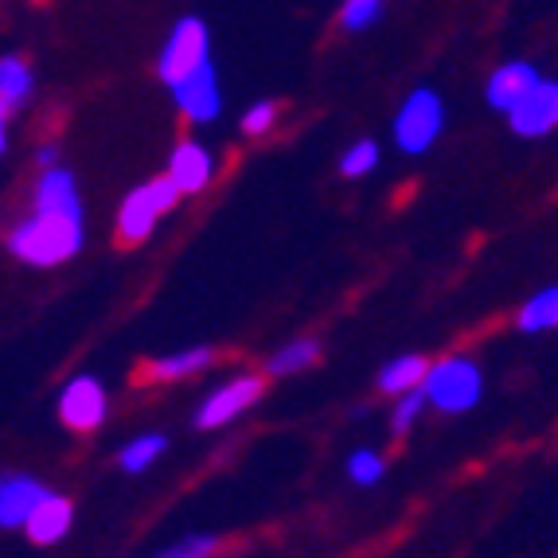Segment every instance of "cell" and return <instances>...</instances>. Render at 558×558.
<instances>
[{"label": "cell", "instance_id": "2", "mask_svg": "<svg viewBox=\"0 0 558 558\" xmlns=\"http://www.w3.org/2000/svg\"><path fill=\"white\" fill-rule=\"evenodd\" d=\"M429 407H438L441 414H461V410L476 407L484 395L481 367L465 355H449V360L429 363L426 379H422Z\"/></svg>", "mask_w": 558, "mask_h": 558}, {"label": "cell", "instance_id": "24", "mask_svg": "<svg viewBox=\"0 0 558 558\" xmlns=\"http://www.w3.org/2000/svg\"><path fill=\"white\" fill-rule=\"evenodd\" d=\"M348 476H352L355 484H375L383 476V457L372 453V449H355V453L348 457Z\"/></svg>", "mask_w": 558, "mask_h": 558}, {"label": "cell", "instance_id": "22", "mask_svg": "<svg viewBox=\"0 0 558 558\" xmlns=\"http://www.w3.org/2000/svg\"><path fill=\"white\" fill-rule=\"evenodd\" d=\"M383 4H387V0H344V9H340V28L344 32L372 28L375 20L383 16Z\"/></svg>", "mask_w": 558, "mask_h": 558}, {"label": "cell", "instance_id": "16", "mask_svg": "<svg viewBox=\"0 0 558 558\" xmlns=\"http://www.w3.org/2000/svg\"><path fill=\"white\" fill-rule=\"evenodd\" d=\"M32 86H36V78H32V66L24 56H0V106L4 110H20V106L32 98Z\"/></svg>", "mask_w": 558, "mask_h": 558}, {"label": "cell", "instance_id": "28", "mask_svg": "<svg viewBox=\"0 0 558 558\" xmlns=\"http://www.w3.org/2000/svg\"><path fill=\"white\" fill-rule=\"evenodd\" d=\"M4 149H9V110L0 106V157H4Z\"/></svg>", "mask_w": 558, "mask_h": 558}, {"label": "cell", "instance_id": "14", "mask_svg": "<svg viewBox=\"0 0 558 558\" xmlns=\"http://www.w3.org/2000/svg\"><path fill=\"white\" fill-rule=\"evenodd\" d=\"M71 520H75V508H71V500H63V496H56V493H47L44 500L32 508L24 531H28L32 543H39V547H51V543H59L66 531H71Z\"/></svg>", "mask_w": 558, "mask_h": 558}, {"label": "cell", "instance_id": "10", "mask_svg": "<svg viewBox=\"0 0 558 558\" xmlns=\"http://www.w3.org/2000/svg\"><path fill=\"white\" fill-rule=\"evenodd\" d=\"M168 177L184 196H199L215 177V157L199 145V141H180L172 157H168Z\"/></svg>", "mask_w": 558, "mask_h": 558}, {"label": "cell", "instance_id": "21", "mask_svg": "<svg viewBox=\"0 0 558 558\" xmlns=\"http://www.w3.org/2000/svg\"><path fill=\"white\" fill-rule=\"evenodd\" d=\"M379 165V145H375V141H355L352 149L344 153V157H340V172H344L348 180H360V177H367V172H372V168Z\"/></svg>", "mask_w": 558, "mask_h": 558}, {"label": "cell", "instance_id": "25", "mask_svg": "<svg viewBox=\"0 0 558 558\" xmlns=\"http://www.w3.org/2000/svg\"><path fill=\"white\" fill-rule=\"evenodd\" d=\"M274 121H278V102H258L251 106V110L242 113V130L251 133V137H262V133H270L274 130Z\"/></svg>", "mask_w": 558, "mask_h": 558}, {"label": "cell", "instance_id": "23", "mask_svg": "<svg viewBox=\"0 0 558 558\" xmlns=\"http://www.w3.org/2000/svg\"><path fill=\"white\" fill-rule=\"evenodd\" d=\"M426 407V391L422 387H414V391H402L399 395V407H395V418H391V429L395 434H407L410 426H414V418H418V410Z\"/></svg>", "mask_w": 558, "mask_h": 558}, {"label": "cell", "instance_id": "9", "mask_svg": "<svg viewBox=\"0 0 558 558\" xmlns=\"http://www.w3.org/2000/svg\"><path fill=\"white\" fill-rule=\"evenodd\" d=\"M168 94H172L177 110L184 113L187 121H196V125H207V121H215L219 110H223V94H219L215 63L204 66V71H196V75L180 78L177 86H168Z\"/></svg>", "mask_w": 558, "mask_h": 558}, {"label": "cell", "instance_id": "1", "mask_svg": "<svg viewBox=\"0 0 558 558\" xmlns=\"http://www.w3.org/2000/svg\"><path fill=\"white\" fill-rule=\"evenodd\" d=\"M9 251L28 266H59L83 251V219L36 211L9 234Z\"/></svg>", "mask_w": 558, "mask_h": 558}, {"label": "cell", "instance_id": "27", "mask_svg": "<svg viewBox=\"0 0 558 558\" xmlns=\"http://www.w3.org/2000/svg\"><path fill=\"white\" fill-rule=\"evenodd\" d=\"M36 160H39V165H44V168L59 165V149H56V145H44V149L36 153Z\"/></svg>", "mask_w": 558, "mask_h": 558}, {"label": "cell", "instance_id": "13", "mask_svg": "<svg viewBox=\"0 0 558 558\" xmlns=\"http://www.w3.org/2000/svg\"><path fill=\"white\" fill-rule=\"evenodd\" d=\"M539 71L531 63H523V59H515V63H504L493 71V78H488V86H484V98H488V106L500 113H508L515 102H520L523 94L531 90V86L539 83Z\"/></svg>", "mask_w": 558, "mask_h": 558}, {"label": "cell", "instance_id": "18", "mask_svg": "<svg viewBox=\"0 0 558 558\" xmlns=\"http://www.w3.org/2000/svg\"><path fill=\"white\" fill-rule=\"evenodd\" d=\"M317 355H320L317 340H313V336H298V340H289V344H281L278 352L270 355L266 375H274V379H281V375H298V372H305V367H313Z\"/></svg>", "mask_w": 558, "mask_h": 558}, {"label": "cell", "instance_id": "5", "mask_svg": "<svg viewBox=\"0 0 558 558\" xmlns=\"http://www.w3.org/2000/svg\"><path fill=\"white\" fill-rule=\"evenodd\" d=\"M441 130H446V102H441V94L426 90V86L410 90L407 102L395 113V145L402 153H410V157H418V153H426L441 137Z\"/></svg>", "mask_w": 558, "mask_h": 558}, {"label": "cell", "instance_id": "19", "mask_svg": "<svg viewBox=\"0 0 558 558\" xmlns=\"http://www.w3.org/2000/svg\"><path fill=\"white\" fill-rule=\"evenodd\" d=\"M520 328L523 332H550V328H558V286H547L520 308Z\"/></svg>", "mask_w": 558, "mask_h": 558}, {"label": "cell", "instance_id": "4", "mask_svg": "<svg viewBox=\"0 0 558 558\" xmlns=\"http://www.w3.org/2000/svg\"><path fill=\"white\" fill-rule=\"evenodd\" d=\"M204 66H211V32L199 16H184L160 47L157 75L165 86H177L180 78L196 75Z\"/></svg>", "mask_w": 558, "mask_h": 558}, {"label": "cell", "instance_id": "15", "mask_svg": "<svg viewBox=\"0 0 558 558\" xmlns=\"http://www.w3.org/2000/svg\"><path fill=\"white\" fill-rule=\"evenodd\" d=\"M215 363L211 348H187V352H168L160 360H149L141 367V379H153V383H180V379H192V375L207 372Z\"/></svg>", "mask_w": 558, "mask_h": 558}, {"label": "cell", "instance_id": "8", "mask_svg": "<svg viewBox=\"0 0 558 558\" xmlns=\"http://www.w3.org/2000/svg\"><path fill=\"white\" fill-rule=\"evenodd\" d=\"M508 125L520 137H547L550 130H558V83H539L523 94L520 102L508 110Z\"/></svg>", "mask_w": 558, "mask_h": 558}, {"label": "cell", "instance_id": "7", "mask_svg": "<svg viewBox=\"0 0 558 558\" xmlns=\"http://www.w3.org/2000/svg\"><path fill=\"white\" fill-rule=\"evenodd\" d=\"M262 391H266V379H262V375H239V379H231L215 395H207V402L196 414V426L199 429L227 426V422H234L239 414H246V410L262 399Z\"/></svg>", "mask_w": 558, "mask_h": 558}, {"label": "cell", "instance_id": "11", "mask_svg": "<svg viewBox=\"0 0 558 558\" xmlns=\"http://www.w3.org/2000/svg\"><path fill=\"white\" fill-rule=\"evenodd\" d=\"M51 493L47 484H39L36 476L28 473H9L0 476V527H24L32 515V508H36L44 496Z\"/></svg>", "mask_w": 558, "mask_h": 558}, {"label": "cell", "instance_id": "20", "mask_svg": "<svg viewBox=\"0 0 558 558\" xmlns=\"http://www.w3.org/2000/svg\"><path fill=\"white\" fill-rule=\"evenodd\" d=\"M165 446H168L165 434H141V438H133L130 446L118 453V465L125 469V473H145V469L165 453Z\"/></svg>", "mask_w": 558, "mask_h": 558}, {"label": "cell", "instance_id": "12", "mask_svg": "<svg viewBox=\"0 0 558 558\" xmlns=\"http://www.w3.org/2000/svg\"><path fill=\"white\" fill-rule=\"evenodd\" d=\"M36 211L75 215V219H83V199H78V184L71 168H63V165L44 168V177H39V184H36Z\"/></svg>", "mask_w": 558, "mask_h": 558}, {"label": "cell", "instance_id": "3", "mask_svg": "<svg viewBox=\"0 0 558 558\" xmlns=\"http://www.w3.org/2000/svg\"><path fill=\"white\" fill-rule=\"evenodd\" d=\"M180 196H184V192L172 184L168 172L160 180H149V184L133 187L130 196H125V204L118 207V242L121 246H137V242L149 239L157 219L172 211V207L180 204Z\"/></svg>", "mask_w": 558, "mask_h": 558}, {"label": "cell", "instance_id": "6", "mask_svg": "<svg viewBox=\"0 0 558 558\" xmlns=\"http://www.w3.org/2000/svg\"><path fill=\"white\" fill-rule=\"evenodd\" d=\"M106 387L94 375H78L66 383V391L59 395V418L75 434H94L106 422Z\"/></svg>", "mask_w": 558, "mask_h": 558}, {"label": "cell", "instance_id": "17", "mask_svg": "<svg viewBox=\"0 0 558 558\" xmlns=\"http://www.w3.org/2000/svg\"><path fill=\"white\" fill-rule=\"evenodd\" d=\"M426 372H429V360H426V355H414V352L399 355V360H391L379 372V391H387V395L414 391V387H422Z\"/></svg>", "mask_w": 558, "mask_h": 558}, {"label": "cell", "instance_id": "26", "mask_svg": "<svg viewBox=\"0 0 558 558\" xmlns=\"http://www.w3.org/2000/svg\"><path fill=\"white\" fill-rule=\"evenodd\" d=\"M219 550V539L215 535H192V539L177 543V547H168V558H199V555H215Z\"/></svg>", "mask_w": 558, "mask_h": 558}]
</instances>
